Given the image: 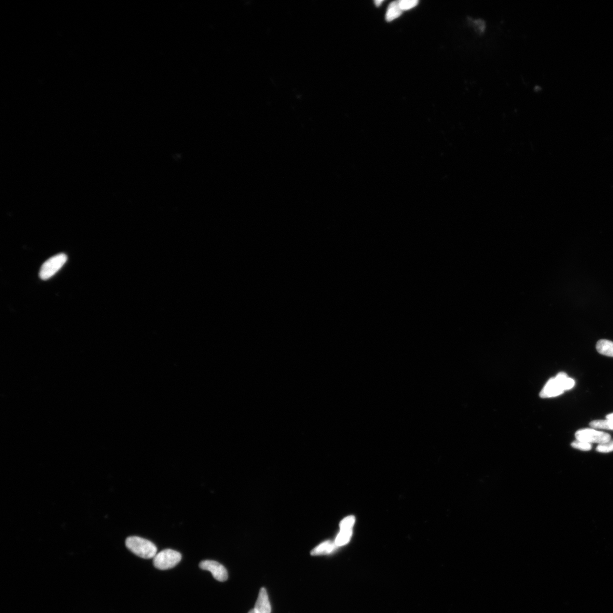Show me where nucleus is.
<instances>
[{
	"label": "nucleus",
	"instance_id": "f257e3e1",
	"mask_svg": "<svg viewBox=\"0 0 613 613\" xmlns=\"http://www.w3.org/2000/svg\"><path fill=\"white\" fill-rule=\"evenodd\" d=\"M575 382L564 372L559 373L555 378L550 379L541 392L542 398H549L559 396L564 391L569 390L575 386Z\"/></svg>",
	"mask_w": 613,
	"mask_h": 613
},
{
	"label": "nucleus",
	"instance_id": "f03ea898",
	"mask_svg": "<svg viewBox=\"0 0 613 613\" xmlns=\"http://www.w3.org/2000/svg\"><path fill=\"white\" fill-rule=\"evenodd\" d=\"M127 548L143 559H152L157 554V547L150 541L137 536L130 537L126 541Z\"/></svg>",
	"mask_w": 613,
	"mask_h": 613
},
{
	"label": "nucleus",
	"instance_id": "7ed1b4c3",
	"mask_svg": "<svg viewBox=\"0 0 613 613\" xmlns=\"http://www.w3.org/2000/svg\"><path fill=\"white\" fill-rule=\"evenodd\" d=\"M181 559L179 552L171 549L164 550L154 557L153 565L158 569H170L179 564Z\"/></svg>",
	"mask_w": 613,
	"mask_h": 613
},
{
	"label": "nucleus",
	"instance_id": "20e7f679",
	"mask_svg": "<svg viewBox=\"0 0 613 613\" xmlns=\"http://www.w3.org/2000/svg\"><path fill=\"white\" fill-rule=\"evenodd\" d=\"M67 261V256L60 254L51 257L42 265L39 271V277L42 279L47 280L52 277L63 267Z\"/></svg>",
	"mask_w": 613,
	"mask_h": 613
},
{
	"label": "nucleus",
	"instance_id": "39448f33",
	"mask_svg": "<svg viewBox=\"0 0 613 613\" xmlns=\"http://www.w3.org/2000/svg\"><path fill=\"white\" fill-rule=\"evenodd\" d=\"M575 437L577 440L591 444L592 443L601 444L611 440V436L609 434L591 428L578 430L575 433Z\"/></svg>",
	"mask_w": 613,
	"mask_h": 613
},
{
	"label": "nucleus",
	"instance_id": "423d86ee",
	"mask_svg": "<svg viewBox=\"0 0 613 613\" xmlns=\"http://www.w3.org/2000/svg\"><path fill=\"white\" fill-rule=\"evenodd\" d=\"M199 567L211 573L215 579L223 582L228 579V573L223 565L214 560H203L199 563Z\"/></svg>",
	"mask_w": 613,
	"mask_h": 613
},
{
	"label": "nucleus",
	"instance_id": "0eeeda50",
	"mask_svg": "<svg viewBox=\"0 0 613 613\" xmlns=\"http://www.w3.org/2000/svg\"><path fill=\"white\" fill-rule=\"evenodd\" d=\"M254 609L257 613H271V607L266 589H260Z\"/></svg>",
	"mask_w": 613,
	"mask_h": 613
},
{
	"label": "nucleus",
	"instance_id": "6e6552de",
	"mask_svg": "<svg viewBox=\"0 0 613 613\" xmlns=\"http://www.w3.org/2000/svg\"><path fill=\"white\" fill-rule=\"evenodd\" d=\"M337 547L335 542L331 541H326L321 543V544L318 545L313 549L311 552V555L313 556L322 555L329 554L332 553Z\"/></svg>",
	"mask_w": 613,
	"mask_h": 613
},
{
	"label": "nucleus",
	"instance_id": "1a4fd4ad",
	"mask_svg": "<svg viewBox=\"0 0 613 613\" xmlns=\"http://www.w3.org/2000/svg\"><path fill=\"white\" fill-rule=\"evenodd\" d=\"M597 352L607 357H613V342L610 340H599L596 344Z\"/></svg>",
	"mask_w": 613,
	"mask_h": 613
},
{
	"label": "nucleus",
	"instance_id": "9d476101",
	"mask_svg": "<svg viewBox=\"0 0 613 613\" xmlns=\"http://www.w3.org/2000/svg\"><path fill=\"white\" fill-rule=\"evenodd\" d=\"M606 418V420L592 421L589 425L594 429L613 430V413L607 415Z\"/></svg>",
	"mask_w": 613,
	"mask_h": 613
},
{
	"label": "nucleus",
	"instance_id": "9b49d317",
	"mask_svg": "<svg viewBox=\"0 0 613 613\" xmlns=\"http://www.w3.org/2000/svg\"><path fill=\"white\" fill-rule=\"evenodd\" d=\"M402 10L399 6V1L394 2L390 4L388 7V10L386 13V20L388 22H391L396 19L397 18L400 17L402 14Z\"/></svg>",
	"mask_w": 613,
	"mask_h": 613
},
{
	"label": "nucleus",
	"instance_id": "f8f14e48",
	"mask_svg": "<svg viewBox=\"0 0 613 613\" xmlns=\"http://www.w3.org/2000/svg\"><path fill=\"white\" fill-rule=\"evenodd\" d=\"M352 535V530H340L339 534L336 538L335 542L336 545L337 546H341L347 544Z\"/></svg>",
	"mask_w": 613,
	"mask_h": 613
},
{
	"label": "nucleus",
	"instance_id": "ddd939ff",
	"mask_svg": "<svg viewBox=\"0 0 613 613\" xmlns=\"http://www.w3.org/2000/svg\"><path fill=\"white\" fill-rule=\"evenodd\" d=\"M571 446L574 448L579 449L580 451L588 452L591 450L592 444L584 441L576 440L571 443Z\"/></svg>",
	"mask_w": 613,
	"mask_h": 613
},
{
	"label": "nucleus",
	"instance_id": "4468645a",
	"mask_svg": "<svg viewBox=\"0 0 613 613\" xmlns=\"http://www.w3.org/2000/svg\"><path fill=\"white\" fill-rule=\"evenodd\" d=\"M355 518L353 516H349L344 518L340 523V530H352Z\"/></svg>",
	"mask_w": 613,
	"mask_h": 613
},
{
	"label": "nucleus",
	"instance_id": "2eb2a0df",
	"mask_svg": "<svg viewBox=\"0 0 613 613\" xmlns=\"http://www.w3.org/2000/svg\"><path fill=\"white\" fill-rule=\"evenodd\" d=\"M596 451L601 453H609L613 452V439L609 441L599 444L596 448Z\"/></svg>",
	"mask_w": 613,
	"mask_h": 613
},
{
	"label": "nucleus",
	"instance_id": "dca6fc26",
	"mask_svg": "<svg viewBox=\"0 0 613 613\" xmlns=\"http://www.w3.org/2000/svg\"><path fill=\"white\" fill-rule=\"evenodd\" d=\"M419 2L417 0H401L399 1V6L402 11L410 10L418 6Z\"/></svg>",
	"mask_w": 613,
	"mask_h": 613
},
{
	"label": "nucleus",
	"instance_id": "f3484780",
	"mask_svg": "<svg viewBox=\"0 0 613 613\" xmlns=\"http://www.w3.org/2000/svg\"><path fill=\"white\" fill-rule=\"evenodd\" d=\"M383 2V0H377V1H375V4L377 7H380Z\"/></svg>",
	"mask_w": 613,
	"mask_h": 613
},
{
	"label": "nucleus",
	"instance_id": "a211bd4d",
	"mask_svg": "<svg viewBox=\"0 0 613 613\" xmlns=\"http://www.w3.org/2000/svg\"><path fill=\"white\" fill-rule=\"evenodd\" d=\"M249 613H257V612H256V610H255L254 609H252V610H250V611L249 612Z\"/></svg>",
	"mask_w": 613,
	"mask_h": 613
}]
</instances>
